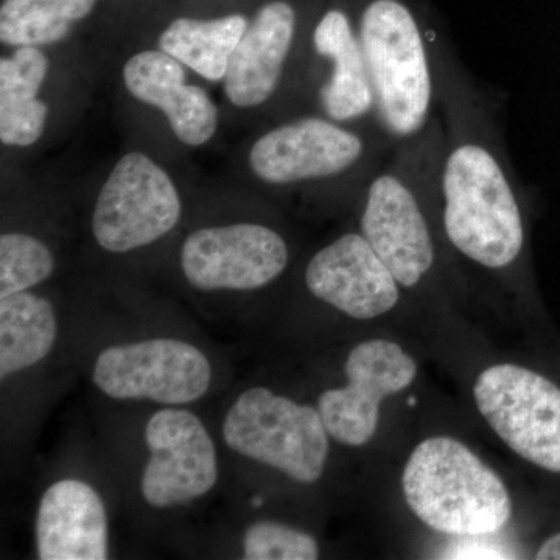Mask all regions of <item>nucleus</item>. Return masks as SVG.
<instances>
[{
  "mask_svg": "<svg viewBox=\"0 0 560 560\" xmlns=\"http://www.w3.org/2000/svg\"><path fill=\"white\" fill-rule=\"evenodd\" d=\"M430 47L444 128L440 200L445 242L482 270H510L523 257L526 224L499 102L475 80L434 20Z\"/></svg>",
  "mask_w": 560,
  "mask_h": 560,
  "instance_id": "1",
  "label": "nucleus"
},
{
  "mask_svg": "<svg viewBox=\"0 0 560 560\" xmlns=\"http://www.w3.org/2000/svg\"><path fill=\"white\" fill-rule=\"evenodd\" d=\"M441 116L419 136L397 143L361 194L360 232L401 289L429 279L440 261L434 215L441 212Z\"/></svg>",
  "mask_w": 560,
  "mask_h": 560,
  "instance_id": "2",
  "label": "nucleus"
},
{
  "mask_svg": "<svg viewBox=\"0 0 560 560\" xmlns=\"http://www.w3.org/2000/svg\"><path fill=\"white\" fill-rule=\"evenodd\" d=\"M342 2L370 70L383 132L396 145L416 138L440 116L430 11L419 0Z\"/></svg>",
  "mask_w": 560,
  "mask_h": 560,
  "instance_id": "3",
  "label": "nucleus"
},
{
  "mask_svg": "<svg viewBox=\"0 0 560 560\" xmlns=\"http://www.w3.org/2000/svg\"><path fill=\"white\" fill-rule=\"evenodd\" d=\"M394 149L381 128L305 114L260 136L249 151V165L268 186L345 183L364 190Z\"/></svg>",
  "mask_w": 560,
  "mask_h": 560,
  "instance_id": "4",
  "label": "nucleus"
},
{
  "mask_svg": "<svg viewBox=\"0 0 560 560\" xmlns=\"http://www.w3.org/2000/svg\"><path fill=\"white\" fill-rule=\"evenodd\" d=\"M401 485L419 521L440 533L490 536L511 518L510 492L499 475L452 438L420 442L405 466Z\"/></svg>",
  "mask_w": 560,
  "mask_h": 560,
  "instance_id": "5",
  "label": "nucleus"
},
{
  "mask_svg": "<svg viewBox=\"0 0 560 560\" xmlns=\"http://www.w3.org/2000/svg\"><path fill=\"white\" fill-rule=\"evenodd\" d=\"M327 434L318 408L267 388L242 393L223 423L224 442L232 451L305 485L323 475L329 455Z\"/></svg>",
  "mask_w": 560,
  "mask_h": 560,
  "instance_id": "6",
  "label": "nucleus"
},
{
  "mask_svg": "<svg viewBox=\"0 0 560 560\" xmlns=\"http://www.w3.org/2000/svg\"><path fill=\"white\" fill-rule=\"evenodd\" d=\"M475 400L501 441L541 469L560 471V389L537 372L497 364L481 372Z\"/></svg>",
  "mask_w": 560,
  "mask_h": 560,
  "instance_id": "7",
  "label": "nucleus"
},
{
  "mask_svg": "<svg viewBox=\"0 0 560 560\" xmlns=\"http://www.w3.org/2000/svg\"><path fill=\"white\" fill-rule=\"evenodd\" d=\"M179 217V195L171 176L145 154L131 151L103 184L92 232L103 249L127 253L160 241Z\"/></svg>",
  "mask_w": 560,
  "mask_h": 560,
  "instance_id": "8",
  "label": "nucleus"
},
{
  "mask_svg": "<svg viewBox=\"0 0 560 560\" xmlns=\"http://www.w3.org/2000/svg\"><path fill=\"white\" fill-rule=\"evenodd\" d=\"M92 381L113 399L183 405L208 393L212 368L195 346L161 338L103 350Z\"/></svg>",
  "mask_w": 560,
  "mask_h": 560,
  "instance_id": "9",
  "label": "nucleus"
},
{
  "mask_svg": "<svg viewBox=\"0 0 560 560\" xmlns=\"http://www.w3.org/2000/svg\"><path fill=\"white\" fill-rule=\"evenodd\" d=\"M290 249L282 235L264 224L205 228L184 242L180 267L195 289H261L285 271Z\"/></svg>",
  "mask_w": 560,
  "mask_h": 560,
  "instance_id": "10",
  "label": "nucleus"
},
{
  "mask_svg": "<svg viewBox=\"0 0 560 560\" xmlns=\"http://www.w3.org/2000/svg\"><path fill=\"white\" fill-rule=\"evenodd\" d=\"M345 371L349 385L326 390L318 411L335 441L360 447L377 431L382 400L407 389L418 366L396 342L371 340L352 349Z\"/></svg>",
  "mask_w": 560,
  "mask_h": 560,
  "instance_id": "11",
  "label": "nucleus"
},
{
  "mask_svg": "<svg viewBox=\"0 0 560 560\" xmlns=\"http://www.w3.org/2000/svg\"><path fill=\"white\" fill-rule=\"evenodd\" d=\"M145 442L150 459L140 490L151 506L186 504L215 486V445L194 412L178 408L154 412L147 423Z\"/></svg>",
  "mask_w": 560,
  "mask_h": 560,
  "instance_id": "12",
  "label": "nucleus"
},
{
  "mask_svg": "<svg viewBox=\"0 0 560 560\" xmlns=\"http://www.w3.org/2000/svg\"><path fill=\"white\" fill-rule=\"evenodd\" d=\"M313 296L357 319L385 315L400 300V283L361 232H346L305 268Z\"/></svg>",
  "mask_w": 560,
  "mask_h": 560,
  "instance_id": "13",
  "label": "nucleus"
},
{
  "mask_svg": "<svg viewBox=\"0 0 560 560\" xmlns=\"http://www.w3.org/2000/svg\"><path fill=\"white\" fill-rule=\"evenodd\" d=\"M311 44L316 60L326 65L315 91L319 114L340 124L381 128L370 70L342 0L320 13Z\"/></svg>",
  "mask_w": 560,
  "mask_h": 560,
  "instance_id": "14",
  "label": "nucleus"
},
{
  "mask_svg": "<svg viewBox=\"0 0 560 560\" xmlns=\"http://www.w3.org/2000/svg\"><path fill=\"white\" fill-rule=\"evenodd\" d=\"M301 33V14L291 0L265 3L231 55L224 90L238 108H256L278 92Z\"/></svg>",
  "mask_w": 560,
  "mask_h": 560,
  "instance_id": "15",
  "label": "nucleus"
},
{
  "mask_svg": "<svg viewBox=\"0 0 560 560\" xmlns=\"http://www.w3.org/2000/svg\"><path fill=\"white\" fill-rule=\"evenodd\" d=\"M132 97L156 106L180 142L200 147L215 135L219 109L201 88L186 83L183 66L165 51H140L124 68Z\"/></svg>",
  "mask_w": 560,
  "mask_h": 560,
  "instance_id": "16",
  "label": "nucleus"
},
{
  "mask_svg": "<svg viewBox=\"0 0 560 560\" xmlns=\"http://www.w3.org/2000/svg\"><path fill=\"white\" fill-rule=\"evenodd\" d=\"M36 547L43 560L108 559L105 504L90 485L62 480L40 500Z\"/></svg>",
  "mask_w": 560,
  "mask_h": 560,
  "instance_id": "17",
  "label": "nucleus"
},
{
  "mask_svg": "<svg viewBox=\"0 0 560 560\" xmlns=\"http://www.w3.org/2000/svg\"><path fill=\"white\" fill-rule=\"evenodd\" d=\"M49 60L38 47H20L0 60V140L31 147L43 136L47 106L36 98L46 81Z\"/></svg>",
  "mask_w": 560,
  "mask_h": 560,
  "instance_id": "18",
  "label": "nucleus"
},
{
  "mask_svg": "<svg viewBox=\"0 0 560 560\" xmlns=\"http://www.w3.org/2000/svg\"><path fill=\"white\" fill-rule=\"evenodd\" d=\"M57 316L50 302L36 294H11L0 301V377L39 363L57 340Z\"/></svg>",
  "mask_w": 560,
  "mask_h": 560,
  "instance_id": "19",
  "label": "nucleus"
},
{
  "mask_svg": "<svg viewBox=\"0 0 560 560\" xmlns=\"http://www.w3.org/2000/svg\"><path fill=\"white\" fill-rule=\"evenodd\" d=\"M248 22L241 14L201 21L179 18L160 36V49L209 81L224 80Z\"/></svg>",
  "mask_w": 560,
  "mask_h": 560,
  "instance_id": "20",
  "label": "nucleus"
},
{
  "mask_svg": "<svg viewBox=\"0 0 560 560\" xmlns=\"http://www.w3.org/2000/svg\"><path fill=\"white\" fill-rule=\"evenodd\" d=\"M97 0H3L0 39L7 46L38 47L65 39L73 22L94 10Z\"/></svg>",
  "mask_w": 560,
  "mask_h": 560,
  "instance_id": "21",
  "label": "nucleus"
},
{
  "mask_svg": "<svg viewBox=\"0 0 560 560\" xmlns=\"http://www.w3.org/2000/svg\"><path fill=\"white\" fill-rule=\"evenodd\" d=\"M55 270L51 250L27 234L0 237V298L27 291L44 282Z\"/></svg>",
  "mask_w": 560,
  "mask_h": 560,
  "instance_id": "22",
  "label": "nucleus"
},
{
  "mask_svg": "<svg viewBox=\"0 0 560 560\" xmlns=\"http://www.w3.org/2000/svg\"><path fill=\"white\" fill-rule=\"evenodd\" d=\"M246 560H315L319 548L308 534L276 522L250 525L243 539Z\"/></svg>",
  "mask_w": 560,
  "mask_h": 560,
  "instance_id": "23",
  "label": "nucleus"
},
{
  "mask_svg": "<svg viewBox=\"0 0 560 560\" xmlns=\"http://www.w3.org/2000/svg\"><path fill=\"white\" fill-rule=\"evenodd\" d=\"M536 559L560 560V534L550 537L537 551Z\"/></svg>",
  "mask_w": 560,
  "mask_h": 560,
  "instance_id": "24",
  "label": "nucleus"
}]
</instances>
